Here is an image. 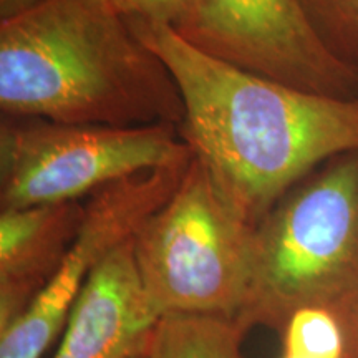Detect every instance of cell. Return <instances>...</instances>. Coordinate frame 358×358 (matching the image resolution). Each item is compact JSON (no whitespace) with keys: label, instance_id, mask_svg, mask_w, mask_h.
<instances>
[{"label":"cell","instance_id":"6da1fadb","mask_svg":"<svg viewBox=\"0 0 358 358\" xmlns=\"http://www.w3.org/2000/svg\"><path fill=\"white\" fill-rule=\"evenodd\" d=\"M128 22L178 85L181 140L252 226L313 169L358 151V98L259 77L199 52L171 25Z\"/></svg>","mask_w":358,"mask_h":358},{"label":"cell","instance_id":"7a4b0ae2","mask_svg":"<svg viewBox=\"0 0 358 358\" xmlns=\"http://www.w3.org/2000/svg\"><path fill=\"white\" fill-rule=\"evenodd\" d=\"M3 116L179 128L185 105L161 58L110 0H47L0 24Z\"/></svg>","mask_w":358,"mask_h":358},{"label":"cell","instance_id":"3957f363","mask_svg":"<svg viewBox=\"0 0 358 358\" xmlns=\"http://www.w3.org/2000/svg\"><path fill=\"white\" fill-rule=\"evenodd\" d=\"M358 295V151L338 155L299 181L254 231L252 262L236 320L279 335L303 307Z\"/></svg>","mask_w":358,"mask_h":358},{"label":"cell","instance_id":"277c9868","mask_svg":"<svg viewBox=\"0 0 358 358\" xmlns=\"http://www.w3.org/2000/svg\"><path fill=\"white\" fill-rule=\"evenodd\" d=\"M254 231L192 155L173 194L133 234L134 261L156 315L236 319L248 290Z\"/></svg>","mask_w":358,"mask_h":358},{"label":"cell","instance_id":"5b68a950","mask_svg":"<svg viewBox=\"0 0 358 358\" xmlns=\"http://www.w3.org/2000/svg\"><path fill=\"white\" fill-rule=\"evenodd\" d=\"M191 156L171 124L115 128L2 116L0 206L90 199L106 186Z\"/></svg>","mask_w":358,"mask_h":358},{"label":"cell","instance_id":"8992f818","mask_svg":"<svg viewBox=\"0 0 358 358\" xmlns=\"http://www.w3.org/2000/svg\"><path fill=\"white\" fill-rule=\"evenodd\" d=\"M171 27L236 69L303 92L358 98V71L327 50L299 0H191Z\"/></svg>","mask_w":358,"mask_h":358},{"label":"cell","instance_id":"52a82bcc","mask_svg":"<svg viewBox=\"0 0 358 358\" xmlns=\"http://www.w3.org/2000/svg\"><path fill=\"white\" fill-rule=\"evenodd\" d=\"M189 159L127 178L87 199L82 229L57 275L29 310L0 334V358L43 357L64 332L95 267L131 239L140 224L173 194Z\"/></svg>","mask_w":358,"mask_h":358},{"label":"cell","instance_id":"ba28073f","mask_svg":"<svg viewBox=\"0 0 358 358\" xmlns=\"http://www.w3.org/2000/svg\"><path fill=\"white\" fill-rule=\"evenodd\" d=\"M158 320L143 289L131 237L88 277L53 358H133L146 350Z\"/></svg>","mask_w":358,"mask_h":358},{"label":"cell","instance_id":"9c48e42d","mask_svg":"<svg viewBox=\"0 0 358 358\" xmlns=\"http://www.w3.org/2000/svg\"><path fill=\"white\" fill-rule=\"evenodd\" d=\"M85 203L37 204L0 213V334L47 289L77 239Z\"/></svg>","mask_w":358,"mask_h":358},{"label":"cell","instance_id":"30bf717a","mask_svg":"<svg viewBox=\"0 0 358 358\" xmlns=\"http://www.w3.org/2000/svg\"><path fill=\"white\" fill-rule=\"evenodd\" d=\"M249 332L236 319L203 313L159 317L148 343L150 358H245Z\"/></svg>","mask_w":358,"mask_h":358},{"label":"cell","instance_id":"8fae6325","mask_svg":"<svg viewBox=\"0 0 358 358\" xmlns=\"http://www.w3.org/2000/svg\"><path fill=\"white\" fill-rule=\"evenodd\" d=\"M327 50L358 71V0H299Z\"/></svg>","mask_w":358,"mask_h":358},{"label":"cell","instance_id":"7c38bea8","mask_svg":"<svg viewBox=\"0 0 358 358\" xmlns=\"http://www.w3.org/2000/svg\"><path fill=\"white\" fill-rule=\"evenodd\" d=\"M191 0H110L115 10L127 20L161 22L174 25Z\"/></svg>","mask_w":358,"mask_h":358},{"label":"cell","instance_id":"4fadbf2b","mask_svg":"<svg viewBox=\"0 0 358 358\" xmlns=\"http://www.w3.org/2000/svg\"><path fill=\"white\" fill-rule=\"evenodd\" d=\"M342 322L345 337V358H358V295L350 301L334 308Z\"/></svg>","mask_w":358,"mask_h":358},{"label":"cell","instance_id":"5bb4252c","mask_svg":"<svg viewBox=\"0 0 358 358\" xmlns=\"http://www.w3.org/2000/svg\"><path fill=\"white\" fill-rule=\"evenodd\" d=\"M47 0H0V19L8 20L42 6Z\"/></svg>","mask_w":358,"mask_h":358},{"label":"cell","instance_id":"9a60e30c","mask_svg":"<svg viewBox=\"0 0 358 358\" xmlns=\"http://www.w3.org/2000/svg\"><path fill=\"white\" fill-rule=\"evenodd\" d=\"M280 358H312V357H307V355H297V353H285V352H282Z\"/></svg>","mask_w":358,"mask_h":358},{"label":"cell","instance_id":"2e32d148","mask_svg":"<svg viewBox=\"0 0 358 358\" xmlns=\"http://www.w3.org/2000/svg\"><path fill=\"white\" fill-rule=\"evenodd\" d=\"M133 358H150V355H148V348H146V350L138 353V355H134Z\"/></svg>","mask_w":358,"mask_h":358}]
</instances>
